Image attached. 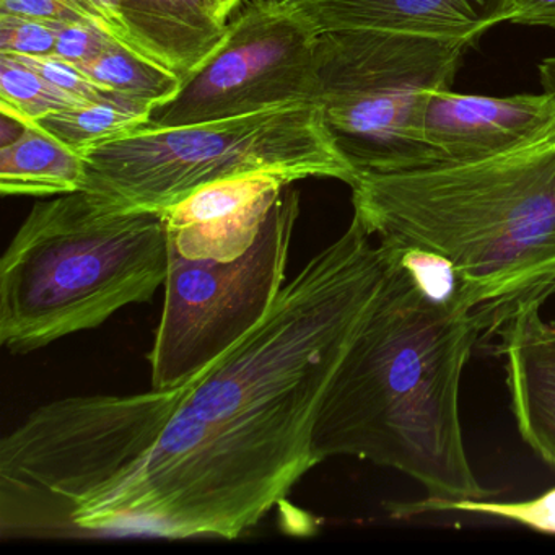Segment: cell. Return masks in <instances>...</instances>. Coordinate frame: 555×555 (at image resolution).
<instances>
[{"instance_id":"obj_8","label":"cell","mask_w":555,"mask_h":555,"mask_svg":"<svg viewBox=\"0 0 555 555\" xmlns=\"http://www.w3.org/2000/svg\"><path fill=\"white\" fill-rule=\"evenodd\" d=\"M317 40L318 31L295 5L249 4L230 22L219 47L183 77L177 95L155 105L141 128H180L314 105Z\"/></svg>"},{"instance_id":"obj_19","label":"cell","mask_w":555,"mask_h":555,"mask_svg":"<svg viewBox=\"0 0 555 555\" xmlns=\"http://www.w3.org/2000/svg\"><path fill=\"white\" fill-rule=\"evenodd\" d=\"M113 43L108 35L89 22H67L57 25V41L54 56L67 63L83 66L99 60Z\"/></svg>"},{"instance_id":"obj_3","label":"cell","mask_w":555,"mask_h":555,"mask_svg":"<svg viewBox=\"0 0 555 555\" xmlns=\"http://www.w3.org/2000/svg\"><path fill=\"white\" fill-rule=\"evenodd\" d=\"M353 216L383 245L450 262L483 344L555 297V134L473 164L365 175Z\"/></svg>"},{"instance_id":"obj_15","label":"cell","mask_w":555,"mask_h":555,"mask_svg":"<svg viewBox=\"0 0 555 555\" xmlns=\"http://www.w3.org/2000/svg\"><path fill=\"white\" fill-rule=\"evenodd\" d=\"M79 67L102 92L118 93L154 106L173 99L183 80L116 41L99 60Z\"/></svg>"},{"instance_id":"obj_5","label":"cell","mask_w":555,"mask_h":555,"mask_svg":"<svg viewBox=\"0 0 555 555\" xmlns=\"http://www.w3.org/2000/svg\"><path fill=\"white\" fill-rule=\"evenodd\" d=\"M83 158L82 191L125 209L154 212L243 175L333 178L349 186L356 181L320 108L310 103L180 128H139L90 149Z\"/></svg>"},{"instance_id":"obj_24","label":"cell","mask_w":555,"mask_h":555,"mask_svg":"<svg viewBox=\"0 0 555 555\" xmlns=\"http://www.w3.org/2000/svg\"><path fill=\"white\" fill-rule=\"evenodd\" d=\"M539 79L542 90L555 96V56L547 57L539 64Z\"/></svg>"},{"instance_id":"obj_14","label":"cell","mask_w":555,"mask_h":555,"mask_svg":"<svg viewBox=\"0 0 555 555\" xmlns=\"http://www.w3.org/2000/svg\"><path fill=\"white\" fill-rule=\"evenodd\" d=\"M152 109L154 105L151 103L105 93L99 102L51 113L34 125L83 155L103 142L141 128L147 122Z\"/></svg>"},{"instance_id":"obj_2","label":"cell","mask_w":555,"mask_h":555,"mask_svg":"<svg viewBox=\"0 0 555 555\" xmlns=\"http://www.w3.org/2000/svg\"><path fill=\"white\" fill-rule=\"evenodd\" d=\"M386 246L385 281L321 402L314 456L391 467L430 499H490L495 492L479 482L467 456L460 405L461 379L482 346V326L456 294L428 292L398 249Z\"/></svg>"},{"instance_id":"obj_20","label":"cell","mask_w":555,"mask_h":555,"mask_svg":"<svg viewBox=\"0 0 555 555\" xmlns=\"http://www.w3.org/2000/svg\"><path fill=\"white\" fill-rule=\"evenodd\" d=\"M64 2L69 4L83 21L108 35L113 41L132 50L128 27L131 0H64Z\"/></svg>"},{"instance_id":"obj_25","label":"cell","mask_w":555,"mask_h":555,"mask_svg":"<svg viewBox=\"0 0 555 555\" xmlns=\"http://www.w3.org/2000/svg\"><path fill=\"white\" fill-rule=\"evenodd\" d=\"M298 0H249V4L259 5V8H288L297 4Z\"/></svg>"},{"instance_id":"obj_17","label":"cell","mask_w":555,"mask_h":555,"mask_svg":"<svg viewBox=\"0 0 555 555\" xmlns=\"http://www.w3.org/2000/svg\"><path fill=\"white\" fill-rule=\"evenodd\" d=\"M57 25L35 18L0 14V53L11 56H53Z\"/></svg>"},{"instance_id":"obj_22","label":"cell","mask_w":555,"mask_h":555,"mask_svg":"<svg viewBox=\"0 0 555 555\" xmlns=\"http://www.w3.org/2000/svg\"><path fill=\"white\" fill-rule=\"evenodd\" d=\"M508 22L555 30V0H509Z\"/></svg>"},{"instance_id":"obj_21","label":"cell","mask_w":555,"mask_h":555,"mask_svg":"<svg viewBox=\"0 0 555 555\" xmlns=\"http://www.w3.org/2000/svg\"><path fill=\"white\" fill-rule=\"evenodd\" d=\"M0 14L35 18L51 24L87 22L64 0H0Z\"/></svg>"},{"instance_id":"obj_9","label":"cell","mask_w":555,"mask_h":555,"mask_svg":"<svg viewBox=\"0 0 555 555\" xmlns=\"http://www.w3.org/2000/svg\"><path fill=\"white\" fill-rule=\"evenodd\" d=\"M555 134V96H492L437 90L428 96L424 138L438 164H473L531 147Z\"/></svg>"},{"instance_id":"obj_18","label":"cell","mask_w":555,"mask_h":555,"mask_svg":"<svg viewBox=\"0 0 555 555\" xmlns=\"http://www.w3.org/2000/svg\"><path fill=\"white\" fill-rule=\"evenodd\" d=\"M22 63L37 70L48 82L53 83L56 89L73 99L82 103L99 102L105 96V92L99 89L95 83L90 82L89 77L80 70L76 64L67 63L57 56H15Z\"/></svg>"},{"instance_id":"obj_1","label":"cell","mask_w":555,"mask_h":555,"mask_svg":"<svg viewBox=\"0 0 555 555\" xmlns=\"http://www.w3.org/2000/svg\"><path fill=\"white\" fill-rule=\"evenodd\" d=\"M352 217L285 282L268 314L173 389L125 396L138 460L77 506L61 538L236 539L318 466L327 386L391 261Z\"/></svg>"},{"instance_id":"obj_11","label":"cell","mask_w":555,"mask_h":555,"mask_svg":"<svg viewBox=\"0 0 555 555\" xmlns=\"http://www.w3.org/2000/svg\"><path fill=\"white\" fill-rule=\"evenodd\" d=\"M541 310L515 318L500 333L499 350L519 437L555 473V323Z\"/></svg>"},{"instance_id":"obj_16","label":"cell","mask_w":555,"mask_h":555,"mask_svg":"<svg viewBox=\"0 0 555 555\" xmlns=\"http://www.w3.org/2000/svg\"><path fill=\"white\" fill-rule=\"evenodd\" d=\"M83 105L11 54L0 53V112L34 125L51 113Z\"/></svg>"},{"instance_id":"obj_4","label":"cell","mask_w":555,"mask_h":555,"mask_svg":"<svg viewBox=\"0 0 555 555\" xmlns=\"http://www.w3.org/2000/svg\"><path fill=\"white\" fill-rule=\"evenodd\" d=\"M168 274L164 212L89 191L34 206L0 261V344L30 353L151 301Z\"/></svg>"},{"instance_id":"obj_7","label":"cell","mask_w":555,"mask_h":555,"mask_svg":"<svg viewBox=\"0 0 555 555\" xmlns=\"http://www.w3.org/2000/svg\"><path fill=\"white\" fill-rule=\"evenodd\" d=\"M298 214L300 197L287 188L242 255L168 249L164 311L147 356L152 389L191 382L268 314L285 285Z\"/></svg>"},{"instance_id":"obj_23","label":"cell","mask_w":555,"mask_h":555,"mask_svg":"<svg viewBox=\"0 0 555 555\" xmlns=\"http://www.w3.org/2000/svg\"><path fill=\"white\" fill-rule=\"evenodd\" d=\"M242 2L245 0H206L207 8L212 12L214 17L222 22L223 25L229 24L230 15L238 11Z\"/></svg>"},{"instance_id":"obj_12","label":"cell","mask_w":555,"mask_h":555,"mask_svg":"<svg viewBox=\"0 0 555 555\" xmlns=\"http://www.w3.org/2000/svg\"><path fill=\"white\" fill-rule=\"evenodd\" d=\"M128 27L135 53L183 79L219 47L229 24L206 0H131Z\"/></svg>"},{"instance_id":"obj_13","label":"cell","mask_w":555,"mask_h":555,"mask_svg":"<svg viewBox=\"0 0 555 555\" xmlns=\"http://www.w3.org/2000/svg\"><path fill=\"white\" fill-rule=\"evenodd\" d=\"M86 158L37 125L25 126L0 147V193L4 196H63L86 184Z\"/></svg>"},{"instance_id":"obj_6","label":"cell","mask_w":555,"mask_h":555,"mask_svg":"<svg viewBox=\"0 0 555 555\" xmlns=\"http://www.w3.org/2000/svg\"><path fill=\"white\" fill-rule=\"evenodd\" d=\"M469 47L396 31L318 34L314 105L356 180L438 164L424 138L425 106L451 89Z\"/></svg>"},{"instance_id":"obj_10","label":"cell","mask_w":555,"mask_h":555,"mask_svg":"<svg viewBox=\"0 0 555 555\" xmlns=\"http://www.w3.org/2000/svg\"><path fill=\"white\" fill-rule=\"evenodd\" d=\"M318 34L382 30L466 41L508 22L509 0H298Z\"/></svg>"}]
</instances>
